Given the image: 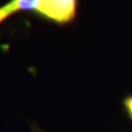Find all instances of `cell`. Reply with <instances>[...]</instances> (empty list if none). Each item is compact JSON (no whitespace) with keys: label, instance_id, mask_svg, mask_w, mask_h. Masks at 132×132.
Masks as SVG:
<instances>
[{"label":"cell","instance_id":"6da1fadb","mask_svg":"<svg viewBox=\"0 0 132 132\" xmlns=\"http://www.w3.org/2000/svg\"><path fill=\"white\" fill-rule=\"evenodd\" d=\"M35 12L50 21L66 24L75 19L77 0H41Z\"/></svg>","mask_w":132,"mask_h":132},{"label":"cell","instance_id":"7a4b0ae2","mask_svg":"<svg viewBox=\"0 0 132 132\" xmlns=\"http://www.w3.org/2000/svg\"><path fill=\"white\" fill-rule=\"evenodd\" d=\"M41 0H11L2 7H0V23L3 22L12 14L21 11H35Z\"/></svg>","mask_w":132,"mask_h":132},{"label":"cell","instance_id":"3957f363","mask_svg":"<svg viewBox=\"0 0 132 132\" xmlns=\"http://www.w3.org/2000/svg\"><path fill=\"white\" fill-rule=\"evenodd\" d=\"M123 108L126 110V113L128 116V118L132 120V95L129 97H127L123 100Z\"/></svg>","mask_w":132,"mask_h":132}]
</instances>
